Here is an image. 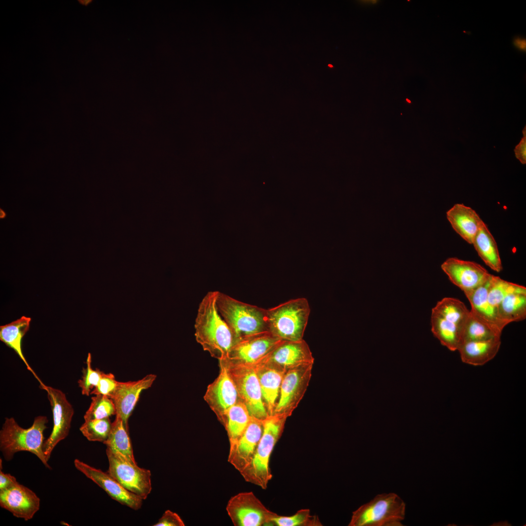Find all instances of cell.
<instances>
[{"mask_svg":"<svg viewBox=\"0 0 526 526\" xmlns=\"http://www.w3.org/2000/svg\"><path fill=\"white\" fill-rule=\"evenodd\" d=\"M79 1L83 4L87 5L90 2L89 1H91V0H79Z\"/></svg>","mask_w":526,"mask_h":526,"instance_id":"cell-41","label":"cell"},{"mask_svg":"<svg viewBox=\"0 0 526 526\" xmlns=\"http://www.w3.org/2000/svg\"><path fill=\"white\" fill-rule=\"evenodd\" d=\"M271 524L277 526H315L320 523L315 516L311 515L308 509H301L291 516L277 514L272 518Z\"/></svg>","mask_w":526,"mask_h":526,"instance_id":"cell-34","label":"cell"},{"mask_svg":"<svg viewBox=\"0 0 526 526\" xmlns=\"http://www.w3.org/2000/svg\"><path fill=\"white\" fill-rule=\"evenodd\" d=\"M40 387L47 393L53 414V429L43 445L44 455L48 462L54 448L69 434L74 410L62 391L43 382L40 383Z\"/></svg>","mask_w":526,"mask_h":526,"instance_id":"cell-9","label":"cell"},{"mask_svg":"<svg viewBox=\"0 0 526 526\" xmlns=\"http://www.w3.org/2000/svg\"><path fill=\"white\" fill-rule=\"evenodd\" d=\"M91 363L92 357L91 354L89 353L86 360V367L83 368L82 376L78 381L82 394L87 396L91 394L92 390L97 385L103 373L98 369H93Z\"/></svg>","mask_w":526,"mask_h":526,"instance_id":"cell-35","label":"cell"},{"mask_svg":"<svg viewBox=\"0 0 526 526\" xmlns=\"http://www.w3.org/2000/svg\"><path fill=\"white\" fill-rule=\"evenodd\" d=\"M106 451L109 461L107 472L126 490L146 499L152 489L150 471L133 465L108 449Z\"/></svg>","mask_w":526,"mask_h":526,"instance_id":"cell-8","label":"cell"},{"mask_svg":"<svg viewBox=\"0 0 526 526\" xmlns=\"http://www.w3.org/2000/svg\"><path fill=\"white\" fill-rule=\"evenodd\" d=\"M523 137L519 143L516 146L514 152L515 156L522 164H526V126L523 130Z\"/></svg>","mask_w":526,"mask_h":526,"instance_id":"cell-38","label":"cell"},{"mask_svg":"<svg viewBox=\"0 0 526 526\" xmlns=\"http://www.w3.org/2000/svg\"><path fill=\"white\" fill-rule=\"evenodd\" d=\"M287 418L272 414L263 420V432L249 465L240 474L247 482L266 489L272 478L270 459Z\"/></svg>","mask_w":526,"mask_h":526,"instance_id":"cell-4","label":"cell"},{"mask_svg":"<svg viewBox=\"0 0 526 526\" xmlns=\"http://www.w3.org/2000/svg\"><path fill=\"white\" fill-rule=\"evenodd\" d=\"M480 258L491 269L497 272L503 269L497 243L483 221L472 244Z\"/></svg>","mask_w":526,"mask_h":526,"instance_id":"cell-25","label":"cell"},{"mask_svg":"<svg viewBox=\"0 0 526 526\" xmlns=\"http://www.w3.org/2000/svg\"><path fill=\"white\" fill-rule=\"evenodd\" d=\"M453 230L465 241L472 244L483 220L477 212L463 204L454 205L446 213Z\"/></svg>","mask_w":526,"mask_h":526,"instance_id":"cell-22","label":"cell"},{"mask_svg":"<svg viewBox=\"0 0 526 526\" xmlns=\"http://www.w3.org/2000/svg\"><path fill=\"white\" fill-rule=\"evenodd\" d=\"M263 420L251 416L245 431L229 451L228 462L240 473L250 463L263 432Z\"/></svg>","mask_w":526,"mask_h":526,"instance_id":"cell-18","label":"cell"},{"mask_svg":"<svg viewBox=\"0 0 526 526\" xmlns=\"http://www.w3.org/2000/svg\"><path fill=\"white\" fill-rule=\"evenodd\" d=\"M218 291L208 292L199 303L195 322V336L203 350L219 360L226 359L233 345V335L219 313Z\"/></svg>","mask_w":526,"mask_h":526,"instance_id":"cell-1","label":"cell"},{"mask_svg":"<svg viewBox=\"0 0 526 526\" xmlns=\"http://www.w3.org/2000/svg\"><path fill=\"white\" fill-rule=\"evenodd\" d=\"M156 378L155 375L149 374L137 381L118 382L111 398L115 405L116 414L122 418L128 429L129 418L139 399L141 393L150 388Z\"/></svg>","mask_w":526,"mask_h":526,"instance_id":"cell-19","label":"cell"},{"mask_svg":"<svg viewBox=\"0 0 526 526\" xmlns=\"http://www.w3.org/2000/svg\"><path fill=\"white\" fill-rule=\"evenodd\" d=\"M153 526H184V522L179 515L170 510H167Z\"/></svg>","mask_w":526,"mask_h":526,"instance_id":"cell-37","label":"cell"},{"mask_svg":"<svg viewBox=\"0 0 526 526\" xmlns=\"http://www.w3.org/2000/svg\"><path fill=\"white\" fill-rule=\"evenodd\" d=\"M112 423L109 418L84 420L79 430L89 441L104 443L108 438Z\"/></svg>","mask_w":526,"mask_h":526,"instance_id":"cell-32","label":"cell"},{"mask_svg":"<svg viewBox=\"0 0 526 526\" xmlns=\"http://www.w3.org/2000/svg\"><path fill=\"white\" fill-rule=\"evenodd\" d=\"M501 344V337L485 340L464 341L460 345L457 351L463 362L473 366H482L495 357Z\"/></svg>","mask_w":526,"mask_h":526,"instance_id":"cell-23","label":"cell"},{"mask_svg":"<svg viewBox=\"0 0 526 526\" xmlns=\"http://www.w3.org/2000/svg\"><path fill=\"white\" fill-rule=\"evenodd\" d=\"M263 402L269 415L273 414L285 371L270 364L260 362L254 365Z\"/></svg>","mask_w":526,"mask_h":526,"instance_id":"cell-21","label":"cell"},{"mask_svg":"<svg viewBox=\"0 0 526 526\" xmlns=\"http://www.w3.org/2000/svg\"><path fill=\"white\" fill-rule=\"evenodd\" d=\"M218 376L206 390L204 399L224 425L227 411L239 400L235 385L225 365L219 361Z\"/></svg>","mask_w":526,"mask_h":526,"instance_id":"cell-12","label":"cell"},{"mask_svg":"<svg viewBox=\"0 0 526 526\" xmlns=\"http://www.w3.org/2000/svg\"><path fill=\"white\" fill-rule=\"evenodd\" d=\"M236 388L240 401L252 417L263 420L268 416L254 365L221 360Z\"/></svg>","mask_w":526,"mask_h":526,"instance_id":"cell-7","label":"cell"},{"mask_svg":"<svg viewBox=\"0 0 526 526\" xmlns=\"http://www.w3.org/2000/svg\"><path fill=\"white\" fill-rule=\"evenodd\" d=\"M441 268L450 281L464 292L484 284L491 275L480 264L456 257L447 259Z\"/></svg>","mask_w":526,"mask_h":526,"instance_id":"cell-13","label":"cell"},{"mask_svg":"<svg viewBox=\"0 0 526 526\" xmlns=\"http://www.w3.org/2000/svg\"><path fill=\"white\" fill-rule=\"evenodd\" d=\"M499 318L507 324L526 318V291L506 296L497 308Z\"/></svg>","mask_w":526,"mask_h":526,"instance_id":"cell-29","label":"cell"},{"mask_svg":"<svg viewBox=\"0 0 526 526\" xmlns=\"http://www.w3.org/2000/svg\"><path fill=\"white\" fill-rule=\"evenodd\" d=\"M328 66H330V67H333V66H332V65H330V64H329V65H328Z\"/></svg>","mask_w":526,"mask_h":526,"instance_id":"cell-43","label":"cell"},{"mask_svg":"<svg viewBox=\"0 0 526 526\" xmlns=\"http://www.w3.org/2000/svg\"><path fill=\"white\" fill-rule=\"evenodd\" d=\"M406 100H407V101H408V102H409V103H410V102H411V101H410V100H408V99H407Z\"/></svg>","mask_w":526,"mask_h":526,"instance_id":"cell-44","label":"cell"},{"mask_svg":"<svg viewBox=\"0 0 526 526\" xmlns=\"http://www.w3.org/2000/svg\"><path fill=\"white\" fill-rule=\"evenodd\" d=\"M218 311L230 328L235 344L254 336L267 332V310L237 300L218 292Z\"/></svg>","mask_w":526,"mask_h":526,"instance_id":"cell-3","label":"cell"},{"mask_svg":"<svg viewBox=\"0 0 526 526\" xmlns=\"http://www.w3.org/2000/svg\"><path fill=\"white\" fill-rule=\"evenodd\" d=\"M118 382L113 374L103 372L99 382L92 390L91 394H102L111 398L117 388Z\"/></svg>","mask_w":526,"mask_h":526,"instance_id":"cell-36","label":"cell"},{"mask_svg":"<svg viewBox=\"0 0 526 526\" xmlns=\"http://www.w3.org/2000/svg\"><path fill=\"white\" fill-rule=\"evenodd\" d=\"M4 216H5L4 212L3 211V210L0 209V218H3Z\"/></svg>","mask_w":526,"mask_h":526,"instance_id":"cell-42","label":"cell"},{"mask_svg":"<svg viewBox=\"0 0 526 526\" xmlns=\"http://www.w3.org/2000/svg\"><path fill=\"white\" fill-rule=\"evenodd\" d=\"M251 418L247 407L240 400L227 411L224 426L228 437L229 451L234 447Z\"/></svg>","mask_w":526,"mask_h":526,"instance_id":"cell-28","label":"cell"},{"mask_svg":"<svg viewBox=\"0 0 526 526\" xmlns=\"http://www.w3.org/2000/svg\"><path fill=\"white\" fill-rule=\"evenodd\" d=\"M31 318L23 316L12 322L0 326V340L12 349L39 381L42 382L26 360L22 349L23 338L30 328Z\"/></svg>","mask_w":526,"mask_h":526,"instance_id":"cell-24","label":"cell"},{"mask_svg":"<svg viewBox=\"0 0 526 526\" xmlns=\"http://www.w3.org/2000/svg\"><path fill=\"white\" fill-rule=\"evenodd\" d=\"M46 416L34 418L32 426L27 429L20 426L13 417H5L0 431V450L4 459L10 461L15 454L25 451L35 454L48 469H51L43 450L44 431L47 428Z\"/></svg>","mask_w":526,"mask_h":526,"instance_id":"cell-2","label":"cell"},{"mask_svg":"<svg viewBox=\"0 0 526 526\" xmlns=\"http://www.w3.org/2000/svg\"><path fill=\"white\" fill-rule=\"evenodd\" d=\"M103 443L106 445L107 449L113 452L121 455L133 465H137L133 455L128 429L119 415H115V418L112 423L108 438Z\"/></svg>","mask_w":526,"mask_h":526,"instance_id":"cell-27","label":"cell"},{"mask_svg":"<svg viewBox=\"0 0 526 526\" xmlns=\"http://www.w3.org/2000/svg\"><path fill=\"white\" fill-rule=\"evenodd\" d=\"M313 365L298 367L285 372L273 414L287 418L292 414L308 388L312 376Z\"/></svg>","mask_w":526,"mask_h":526,"instance_id":"cell-11","label":"cell"},{"mask_svg":"<svg viewBox=\"0 0 526 526\" xmlns=\"http://www.w3.org/2000/svg\"><path fill=\"white\" fill-rule=\"evenodd\" d=\"M75 468L102 488L111 498L134 510L140 509L143 500L124 488L107 472L92 467L78 459L74 460Z\"/></svg>","mask_w":526,"mask_h":526,"instance_id":"cell-15","label":"cell"},{"mask_svg":"<svg viewBox=\"0 0 526 526\" xmlns=\"http://www.w3.org/2000/svg\"><path fill=\"white\" fill-rule=\"evenodd\" d=\"M16 478L10 473H5L0 470V491L7 489L18 483Z\"/></svg>","mask_w":526,"mask_h":526,"instance_id":"cell-39","label":"cell"},{"mask_svg":"<svg viewBox=\"0 0 526 526\" xmlns=\"http://www.w3.org/2000/svg\"><path fill=\"white\" fill-rule=\"evenodd\" d=\"M91 402L84 415V420L109 418L116 414V409L113 399L110 397L95 395L91 398Z\"/></svg>","mask_w":526,"mask_h":526,"instance_id":"cell-33","label":"cell"},{"mask_svg":"<svg viewBox=\"0 0 526 526\" xmlns=\"http://www.w3.org/2000/svg\"><path fill=\"white\" fill-rule=\"evenodd\" d=\"M488 280L481 286L464 293L470 304V311L473 315L501 335L507 324L499 318L497 310L488 301Z\"/></svg>","mask_w":526,"mask_h":526,"instance_id":"cell-20","label":"cell"},{"mask_svg":"<svg viewBox=\"0 0 526 526\" xmlns=\"http://www.w3.org/2000/svg\"><path fill=\"white\" fill-rule=\"evenodd\" d=\"M226 510L235 526H269L277 514L270 511L252 492H243L231 497Z\"/></svg>","mask_w":526,"mask_h":526,"instance_id":"cell-10","label":"cell"},{"mask_svg":"<svg viewBox=\"0 0 526 526\" xmlns=\"http://www.w3.org/2000/svg\"><path fill=\"white\" fill-rule=\"evenodd\" d=\"M282 340L270 332L251 337L236 343L225 359L255 365L263 359ZM225 360V359H224Z\"/></svg>","mask_w":526,"mask_h":526,"instance_id":"cell-16","label":"cell"},{"mask_svg":"<svg viewBox=\"0 0 526 526\" xmlns=\"http://www.w3.org/2000/svg\"><path fill=\"white\" fill-rule=\"evenodd\" d=\"M310 308L304 298L291 300L267 310L269 332L282 340L303 339Z\"/></svg>","mask_w":526,"mask_h":526,"instance_id":"cell-5","label":"cell"},{"mask_svg":"<svg viewBox=\"0 0 526 526\" xmlns=\"http://www.w3.org/2000/svg\"><path fill=\"white\" fill-rule=\"evenodd\" d=\"M501 334L478 319L470 311L463 329L462 343L468 341L488 340L501 337Z\"/></svg>","mask_w":526,"mask_h":526,"instance_id":"cell-30","label":"cell"},{"mask_svg":"<svg viewBox=\"0 0 526 526\" xmlns=\"http://www.w3.org/2000/svg\"><path fill=\"white\" fill-rule=\"evenodd\" d=\"M514 44L516 47L525 51L526 48V41L525 39L517 38L514 41Z\"/></svg>","mask_w":526,"mask_h":526,"instance_id":"cell-40","label":"cell"},{"mask_svg":"<svg viewBox=\"0 0 526 526\" xmlns=\"http://www.w3.org/2000/svg\"><path fill=\"white\" fill-rule=\"evenodd\" d=\"M431 322L432 332L441 344L450 351H457L462 343L463 327L452 319L432 311Z\"/></svg>","mask_w":526,"mask_h":526,"instance_id":"cell-26","label":"cell"},{"mask_svg":"<svg viewBox=\"0 0 526 526\" xmlns=\"http://www.w3.org/2000/svg\"><path fill=\"white\" fill-rule=\"evenodd\" d=\"M406 504L394 493L377 495L353 512L349 526H402Z\"/></svg>","mask_w":526,"mask_h":526,"instance_id":"cell-6","label":"cell"},{"mask_svg":"<svg viewBox=\"0 0 526 526\" xmlns=\"http://www.w3.org/2000/svg\"><path fill=\"white\" fill-rule=\"evenodd\" d=\"M314 361L308 345L302 339L281 341L260 362L270 364L286 372L298 367L313 364Z\"/></svg>","mask_w":526,"mask_h":526,"instance_id":"cell-14","label":"cell"},{"mask_svg":"<svg viewBox=\"0 0 526 526\" xmlns=\"http://www.w3.org/2000/svg\"><path fill=\"white\" fill-rule=\"evenodd\" d=\"M526 291V287L505 281L498 276L490 275L488 287V299L489 302L497 308L502 300L507 295L518 292Z\"/></svg>","mask_w":526,"mask_h":526,"instance_id":"cell-31","label":"cell"},{"mask_svg":"<svg viewBox=\"0 0 526 526\" xmlns=\"http://www.w3.org/2000/svg\"><path fill=\"white\" fill-rule=\"evenodd\" d=\"M40 506V500L37 495L19 482L0 491V506L17 518L25 521L32 519Z\"/></svg>","mask_w":526,"mask_h":526,"instance_id":"cell-17","label":"cell"}]
</instances>
